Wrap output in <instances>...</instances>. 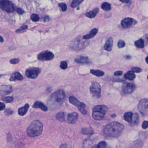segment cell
Segmentation results:
<instances>
[{
	"label": "cell",
	"instance_id": "51",
	"mask_svg": "<svg viewBox=\"0 0 148 148\" xmlns=\"http://www.w3.org/2000/svg\"><path fill=\"white\" fill-rule=\"evenodd\" d=\"M147 58H148V57H146V63H148V62H147Z\"/></svg>",
	"mask_w": 148,
	"mask_h": 148
},
{
	"label": "cell",
	"instance_id": "1",
	"mask_svg": "<svg viewBox=\"0 0 148 148\" xmlns=\"http://www.w3.org/2000/svg\"><path fill=\"white\" fill-rule=\"evenodd\" d=\"M66 96L64 91L59 90L53 92L47 100V105L51 110L59 108L66 100Z\"/></svg>",
	"mask_w": 148,
	"mask_h": 148
},
{
	"label": "cell",
	"instance_id": "2",
	"mask_svg": "<svg viewBox=\"0 0 148 148\" xmlns=\"http://www.w3.org/2000/svg\"><path fill=\"white\" fill-rule=\"evenodd\" d=\"M124 129V127L122 124L117 122H113L104 127L103 133L106 137L116 138L122 134Z\"/></svg>",
	"mask_w": 148,
	"mask_h": 148
},
{
	"label": "cell",
	"instance_id": "29",
	"mask_svg": "<svg viewBox=\"0 0 148 148\" xmlns=\"http://www.w3.org/2000/svg\"><path fill=\"white\" fill-rule=\"evenodd\" d=\"M56 118L59 121L63 122L65 121V113L63 112H61L58 113L56 116Z\"/></svg>",
	"mask_w": 148,
	"mask_h": 148
},
{
	"label": "cell",
	"instance_id": "21",
	"mask_svg": "<svg viewBox=\"0 0 148 148\" xmlns=\"http://www.w3.org/2000/svg\"><path fill=\"white\" fill-rule=\"evenodd\" d=\"M23 79H24V77L21 74L18 72H16L12 74V76L10 77V81H14L17 80H22Z\"/></svg>",
	"mask_w": 148,
	"mask_h": 148
},
{
	"label": "cell",
	"instance_id": "18",
	"mask_svg": "<svg viewBox=\"0 0 148 148\" xmlns=\"http://www.w3.org/2000/svg\"><path fill=\"white\" fill-rule=\"evenodd\" d=\"M29 108V105L28 103L26 104L24 106H23L22 107L19 108L18 111L19 115L23 116L26 115L28 112Z\"/></svg>",
	"mask_w": 148,
	"mask_h": 148
},
{
	"label": "cell",
	"instance_id": "24",
	"mask_svg": "<svg viewBox=\"0 0 148 148\" xmlns=\"http://www.w3.org/2000/svg\"><path fill=\"white\" fill-rule=\"evenodd\" d=\"M81 133L84 135L90 136L94 134V131L91 128H84L81 129Z\"/></svg>",
	"mask_w": 148,
	"mask_h": 148
},
{
	"label": "cell",
	"instance_id": "19",
	"mask_svg": "<svg viewBox=\"0 0 148 148\" xmlns=\"http://www.w3.org/2000/svg\"><path fill=\"white\" fill-rule=\"evenodd\" d=\"M98 31V30L97 29L94 28L90 32L89 34H86V35L84 36L83 38L84 39L86 40L90 39L94 37L97 34Z\"/></svg>",
	"mask_w": 148,
	"mask_h": 148
},
{
	"label": "cell",
	"instance_id": "40",
	"mask_svg": "<svg viewBox=\"0 0 148 148\" xmlns=\"http://www.w3.org/2000/svg\"><path fill=\"white\" fill-rule=\"evenodd\" d=\"M20 61L19 59L18 58H14L13 59H11L10 61V63L13 64H16L17 63H19Z\"/></svg>",
	"mask_w": 148,
	"mask_h": 148
},
{
	"label": "cell",
	"instance_id": "39",
	"mask_svg": "<svg viewBox=\"0 0 148 148\" xmlns=\"http://www.w3.org/2000/svg\"><path fill=\"white\" fill-rule=\"evenodd\" d=\"M28 26L25 25H23L21 27H20L19 28V29L17 30H16L17 33H19L20 32H21V31H23V30H25L27 29L28 28Z\"/></svg>",
	"mask_w": 148,
	"mask_h": 148
},
{
	"label": "cell",
	"instance_id": "4",
	"mask_svg": "<svg viewBox=\"0 0 148 148\" xmlns=\"http://www.w3.org/2000/svg\"><path fill=\"white\" fill-rule=\"evenodd\" d=\"M108 108L105 105H98L95 106L92 110V117L95 120L103 119L105 114L107 112Z\"/></svg>",
	"mask_w": 148,
	"mask_h": 148
},
{
	"label": "cell",
	"instance_id": "12",
	"mask_svg": "<svg viewBox=\"0 0 148 148\" xmlns=\"http://www.w3.org/2000/svg\"><path fill=\"white\" fill-rule=\"evenodd\" d=\"M135 88V86L132 83H125L123 86L122 90L125 94H130L133 92Z\"/></svg>",
	"mask_w": 148,
	"mask_h": 148
},
{
	"label": "cell",
	"instance_id": "37",
	"mask_svg": "<svg viewBox=\"0 0 148 148\" xmlns=\"http://www.w3.org/2000/svg\"><path fill=\"white\" fill-rule=\"evenodd\" d=\"M117 45H118V47L119 48H123V47H124L125 46V43L124 41H123V40H120L118 41Z\"/></svg>",
	"mask_w": 148,
	"mask_h": 148
},
{
	"label": "cell",
	"instance_id": "11",
	"mask_svg": "<svg viewBox=\"0 0 148 148\" xmlns=\"http://www.w3.org/2000/svg\"><path fill=\"white\" fill-rule=\"evenodd\" d=\"M54 57V54L52 52L49 51H45L38 55L37 58L41 61H50L53 59Z\"/></svg>",
	"mask_w": 148,
	"mask_h": 148
},
{
	"label": "cell",
	"instance_id": "32",
	"mask_svg": "<svg viewBox=\"0 0 148 148\" xmlns=\"http://www.w3.org/2000/svg\"><path fill=\"white\" fill-rule=\"evenodd\" d=\"M1 100L5 103H10L13 101L14 98L11 96H7V97L2 96L1 97Z\"/></svg>",
	"mask_w": 148,
	"mask_h": 148
},
{
	"label": "cell",
	"instance_id": "46",
	"mask_svg": "<svg viewBox=\"0 0 148 148\" xmlns=\"http://www.w3.org/2000/svg\"><path fill=\"white\" fill-rule=\"evenodd\" d=\"M49 20L50 18L49 17L47 16L45 17V18H44V20H44V21L45 22L48 21H49Z\"/></svg>",
	"mask_w": 148,
	"mask_h": 148
},
{
	"label": "cell",
	"instance_id": "44",
	"mask_svg": "<svg viewBox=\"0 0 148 148\" xmlns=\"http://www.w3.org/2000/svg\"><path fill=\"white\" fill-rule=\"evenodd\" d=\"M123 73V72L121 71H116V72L114 73V75L116 76H121Z\"/></svg>",
	"mask_w": 148,
	"mask_h": 148
},
{
	"label": "cell",
	"instance_id": "41",
	"mask_svg": "<svg viewBox=\"0 0 148 148\" xmlns=\"http://www.w3.org/2000/svg\"><path fill=\"white\" fill-rule=\"evenodd\" d=\"M5 114L7 116H9L10 114H12L13 113V111H12L11 109H7L5 110Z\"/></svg>",
	"mask_w": 148,
	"mask_h": 148
},
{
	"label": "cell",
	"instance_id": "38",
	"mask_svg": "<svg viewBox=\"0 0 148 148\" xmlns=\"http://www.w3.org/2000/svg\"><path fill=\"white\" fill-rule=\"evenodd\" d=\"M131 70L133 72L137 73L141 72V71H142V70L140 68L137 67H133L131 69Z\"/></svg>",
	"mask_w": 148,
	"mask_h": 148
},
{
	"label": "cell",
	"instance_id": "20",
	"mask_svg": "<svg viewBox=\"0 0 148 148\" xmlns=\"http://www.w3.org/2000/svg\"><path fill=\"white\" fill-rule=\"evenodd\" d=\"M33 107L35 109L40 108L44 111H47L48 109V108L45 105H44L43 103L39 101L36 102L33 105Z\"/></svg>",
	"mask_w": 148,
	"mask_h": 148
},
{
	"label": "cell",
	"instance_id": "3",
	"mask_svg": "<svg viewBox=\"0 0 148 148\" xmlns=\"http://www.w3.org/2000/svg\"><path fill=\"white\" fill-rule=\"evenodd\" d=\"M43 131V125L39 120H34L32 122L27 130L28 135L30 137L37 136L41 135Z\"/></svg>",
	"mask_w": 148,
	"mask_h": 148
},
{
	"label": "cell",
	"instance_id": "30",
	"mask_svg": "<svg viewBox=\"0 0 148 148\" xmlns=\"http://www.w3.org/2000/svg\"><path fill=\"white\" fill-rule=\"evenodd\" d=\"M101 8L103 10L106 11L110 10V9H111L110 4L107 2L103 3L102 5Z\"/></svg>",
	"mask_w": 148,
	"mask_h": 148
},
{
	"label": "cell",
	"instance_id": "49",
	"mask_svg": "<svg viewBox=\"0 0 148 148\" xmlns=\"http://www.w3.org/2000/svg\"><path fill=\"white\" fill-rule=\"evenodd\" d=\"M111 117H114V118H115V117H116V115L115 114H113V115H111Z\"/></svg>",
	"mask_w": 148,
	"mask_h": 148
},
{
	"label": "cell",
	"instance_id": "31",
	"mask_svg": "<svg viewBox=\"0 0 148 148\" xmlns=\"http://www.w3.org/2000/svg\"><path fill=\"white\" fill-rule=\"evenodd\" d=\"M84 0H74L71 4V7L72 8H76L78 6L84 1Z\"/></svg>",
	"mask_w": 148,
	"mask_h": 148
},
{
	"label": "cell",
	"instance_id": "15",
	"mask_svg": "<svg viewBox=\"0 0 148 148\" xmlns=\"http://www.w3.org/2000/svg\"><path fill=\"white\" fill-rule=\"evenodd\" d=\"M75 61L76 63L82 64H89L90 63L89 58L86 56H80L75 59Z\"/></svg>",
	"mask_w": 148,
	"mask_h": 148
},
{
	"label": "cell",
	"instance_id": "26",
	"mask_svg": "<svg viewBox=\"0 0 148 148\" xmlns=\"http://www.w3.org/2000/svg\"><path fill=\"white\" fill-rule=\"evenodd\" d=\"M133 114V113L130 112L125 113L123 117L124 120L128 123H130L132 121Z\"/></svg>",
	"mask_w": 148,
	"mask_h": 148
},
{
	"label": "cell",
	"instance_id": "25",
	"mask_svg": "<svg viewBox=\"0 0 148 148\" xmlns=\"http://www.w3.org/2000/svg\"><path fill=\"white\" fill-rule=\"evenodd\" d=\"M124 77L129 80H132L135 78V75L133 71H129L125 74Z\"/></svg>",
	"mask_w": 148,
	"mask_h": 148
},
{
	"label": "cell",
	"instance_id": "8",
	"mask_svg": "<svg viewBox=\"0 0 148 148\" xmlns=\"http://www.w3.org/2000/svg\"><path fill=\"white\" fill-rule=\"evenodd\" d=\"M69 101L73 105H74L76 106L79 110L84 115H86L87 114V111L85 109V108L86 107V104L84 103H82L78 100L74 96H70L69 98Z\"/></svg>",
	"mask_w": 148,
	"mask_h": 148
},
{
	"label": "cell",
	"instance_id": "22",
	"mask_svg": "<svg viewBox=\"0 0 148 148\" xmlns=\"http://www.w3.org/2000/svg\"><path fill=\"white\" fill-rule=\"evenodd\" d=\"M139 117L138 114L137 113H134L133 114V116L132 117V121L131 122L130 125L132 126H135V125H138L139 123Z\"/></svg>",
	"mask_w": 148,
	"mask_h": 148
},
{
	"label": "cell",
	"instance_id": "7",
	"mask_svg": "<svg viewBox=\"0 0 148 148\" xmlns=\"http://www.w3.org/2000/svg\"><path fill=\"white\" fill-rule=\"evenodd\" d=\"M90 92L92 96L96 99H99L101 93V88L100 84L96 82H92L90 87Z\"/></svg>",
	"mask_w": 148,
	"mask_h": 148
},
{
	"label": "cell",
	"instance_id": "35",
	"mask_svg": "<svg viewBox=\"0 0 148 148\" xmlns=\"http://www.w3.org/2000/svg\"><path fill=\"white\" fill-rule=\"evenodd\" d=\"M59 6L61 8L63 12H65L67 9V6L66 5V4L64 3H62L59 4Z\"/></svg>",
	"mask_w": 148,
	"mask_h": 148
},
{
	"label": "cell",
	"instance_id": "45",
	"mask_svg": "<svg viewBox=\"0 0 148 148\" xmlns=\"http://www.w3.org/2000/svg\"><path fill=\"white\" fill-rule=\"evenodd\" d=\"M5 107V105L3 103L0 102V111H2L3 110Z\"/></svg>",
	"mask_w": 148,
	"mask_h": 148
},
{
	"label": "cell",
	"instance_id": "6",
	"mask_svg": "<svg viewBox=\"0 0 148 148\" xmlns=\"http://www.w3.org/2000/svg\"><path fill=\"white\" fill-rule=\"evenodd\" d=\"M0 9L8 13H12L14 10V5L9 0H0Z\"/></svg>",
	"mask_w": 148,
	"mask_h": 148
},
{
	"label": "cell",
	"instance_id": "10",
	"mask_svg": "<svg viewBox=\"0 0 148 148\" xmlns=\"http://www.w3.org/2000/svg\"><path fill=\"white\" fill-rule=\"evenodd\" d=\"M41 70L37 67H30L26 71L25 74L27 77L31 79H35L40 74Z\"/></svg>",
	"mask_w": 148,
	"mask_h": 148
},
{
	"label": "cell",
	"instance_id": "43",
	"mask_svg": "<svg viewBox=\"0 0 148 148\" xmlns=\"http://www.w3.org/2000/svg\"><path fill=\"white\" fill-rule=\"evenodd\" d=\"M17 12L19 14H22L24 13V11L22 9L20 8H18L17 9Z\"/></svg>",
	"mask_w": 148,
	"mask_h": 148
},
{
	"label": "cell",
	"instance_id": "33",
	"mask_svg": "<svg viewBox=\"0 0 148 148\" xmlns=\"http://www.w3.org/2000/svg\"><path fill=\"white\" fill-rule=\"evenodd\" d=\"M106 147V143L104 141H102L98 143L97 146H92V148H104Z\"/></svg>",
	"mask_w": 148,
	"mask_h": 148
},
{
	"label": "cell",
	"instance_id": "14",
	"mask_svg": "<svg viewBox=\"0 0 148 148\" xmlns=\"http://www.w3.org/2000/svg\"><path fill=\"white\" fill-rule=\"evenodd\" d=\"M133 24V20L131 18H125L122 20V27L123 28H129Z\"/></svg>",
	"mask_w": 148,
	"mask_h": 148
},
{
	"label": "cell",
	"instance_id": "50",
	"mask_svg": "<svg viewBox=\"0 0 148 148\" xmlns=\"http://www.w3.org/2000/svg\"><path fill=\"white\" fill-rule=\"evenodd\" d=\"M127 57V59H130L131 58V57L130 56H127V57Z\"/></svg>",
	"mask_w": 148,
	"mask_h": 148
},
{
	"label": "cell",
	"instance_id": "47",
	"mask_svg": "<svg viewBox=\"0 0 148 148\" xmlns=\"http://www.w3.org/2000/svg\"><path fill=\"white\" fill-rule=\"evenodd\" d=\"M121 2L123 3H128L130 0H119Z\"/></svg>",
	"mask_w": 148,
	"mask_h": 148
},
{
	"label": "cell",
	"instance_id": "48",
	"mask_svg": "<svg viewBox=\"0 0 148 148\" xmlns=\"http://www.w3.org/2000/svg\"><path fill=\"white\" fill-rule=\"evenodd\" d=\"M4 42V39H3L2 37H1V36L0 35V42L2 43V42Z\"/></svg>",
	"mask_w": 148,
	"mask_h": 148
},
{
	"label": "cell",
	"instance_id": "23",
	"mask_svg": "<svg viewBox=\"0 0 148 148\" xmlns=\"http://www.w3.org/2000/svg\"><path fill=\"white\" fill-rule=\"evenodd\" d=\"M99 9L98 8H96L95 9H94L93 10H91L90 12L86 13V16L87 17L90 18H95L96 16V15L99 12Z\"/></svg>",
	"mask_w": 148,
	"mask_h": 148
},
{
	"label": "cell",
	"instance_id": "13",
	"mask_svg": "<svg viewBox=\"0 0 148 148\" xmlns=\"http://www.w3.org/2000/svg\"><path fill=\"white\" fill-rule=\"evenodd\" d=\"M13 91V88L10 86H0V96L8 95Z\"/></svg>",
	"mask_w": 148,
	"mask_h": 148
},
{
	"label": "cell",
	"instance_id": "27",
	"mask_svg": "<svg viewBox=\"0 0 148 148\" xmlns=\"http://www.w3.org/2000/svg\"><path fill=\"white\" fill-rule=\"evenodd\" d=\"M90 73L92 74L99 77L102 76L105 74L103 71H100V70H90Z\"/></svg>",
	"mask_w": 148,
	"mask_h": 148
},
{
	"label": "cell",
	"instance_id": "42",
	"mask_svg": "<svg viewBox=\"0 0 148 148\" xmlns=\"http://www.w3.org/2000/svg\"><path fill=\"white\" fill-rule=\"evenodd\" d=\"M148 123L147 121H145L143 122L142 124V127L143 129H146L148 128Z\"/></svg>",
	"mask_w": 148,
	"mask_h": 148
},
{
	"label": "cell",
	"instance_id": "5",
	"mask_svg": "<svg viewBox=\"0 0 148 148\" xmlns=\"http://www.w3.org/2000/svg\"><path fill=\"white\" fill-rule=\"evenodd\" d=\"M88 44L87 41H84L80 39L79 37L75 38V39L70 43L69 47L74 51L82 50L86 47Z\"/></svg>",
	"mask_w": 148,
	"mask_h": 148
},
{
	"label": "cell",
	"instance_id": "9",
	"mask_svg": "<svg viewBox=\"0 0 148 148\" xmlns=\"http://www.w3.org/2000/svg\"><path fill=\"white\" fill-rule=\"evenodd\" d=\"M139 112L143 117H147L148 113V100L147 99H142L138 106Z\"/></svg>",
	"mask_w": 148,
	"mask_h": 148
},
{
	"label": "cell",
	"instance_id": "28",
	"mask_svg": "<svg viewBox=\"0 0 148 148\" xmlns=\"http://www.w3.org/2000/svg\"><path fill=\"white\" fill-rule=\"evenodd\" d=\"M135 46L139 48H142L144 47V41L142 39H140L135 42Z\"/></svg>",
	"mask_w": 148,
	"mask_h": 148
},
{
	"label": "cell",
	"instance_id": "36",
	"mask_svg": "<svg viewBox=\"0 0 148 148\" xmlns=\"http://www.w3.org/2000/svg\"><path fill=\"white\" fill-rule=\"evenodd\" d=\"M60 67L63 70H65L67 68V63L66 61H63L61 62Z\"/></svg>",
	"mask_w": 148,
	"mask_h": 148
},
{
	"label": "cell",
	"instance_id": "17",
	"mask_svg": "<svg viewBox=\"0 0 148 148\" xmlns=\"http://www.w3.org/2000/svg\"><path fill=\"white\" fill-rule=\"evenodd\" d=\"M113 38L112 37H110L108 39L107 41H106V43L104 46V49L106 51H112V48H113Z\"/></svg>",
	"mask_w": 148,
	"mask_h": 148
},
{
	"label": "cell",
	"instance_id": "34",
	"mask_svg": "<svg viewBox=\"0 0 148 148\" xmlns=\"http://www.w3.org/2000/svg\"><path fill=\"white\" fill-rule=\"evenodd\" d=\"M30 18L32 20H33V21L37 22L40 20V18L38 16V15L35 14H33L31 15Z\"/></svg>",
	"mask_w": 148,
	"mask_h": 148
},
{
	"label": "cell",
	"instance_id": "16",
	"mask_svg": "<svg viewBox=\"0 0 148 148\" xmlns=\"http://www.w3.org/2000/svg\"><path fill=\"white\" fill-rule=\"evenodd\" d=\"M78 119V115L77 113L74 112V113H70L68 116V121L69 123L71 124H74L77 122Z\"/></svg>",
	"mask_w": 148,
	"mask_h": 148
}]
</instances>
